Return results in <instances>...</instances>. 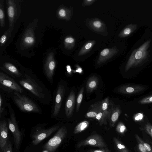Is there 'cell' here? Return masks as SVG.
<instances>
[{
  "mask_svg": "<svg viewBox=\"0 0 152 152\" xmlns=\"http://www.w3.org/2000/svg\"><path fill=\"white\" fill-rule=\"evenodd\" d=\"M135 136L137 140L142 143L148 152H152V149L149 144L144 142L137 134H136Z\"/></svg>",
  "mask_w": 152,
  "mask_h": 152,
  "instance_id": "obj_27",
  "label": "cell"
},
{
  "mask_svg": "<svg viewBox=\"0 0 152 152\" xmlns=\"http://www.w3.org/2000/svg\"><path fill=\"white\" fill-rule=\"evenodd\" d=\"M95 1V0H87L84 1V3L86 5H89L91 4Z\"/></svg>",
  "mask_w": 152,
  "mask_h": 152,
  "instance_id": "obj_42",
  "label": "cell"
},
{
  "mask_svg": "<svg viewBox=\"0 0 152 152\" xmlns=\"http://www.w3.org/2000/svg\"><path fill=\"white\" fill-rule=\"evenodd\" d=\"M8 124L6 120L3 119L0 122V152H3L8 142Z\"/></svg>",
  "mask_w": 152,
  "mask_h": 152,
  "instance_id": "obj_12",
  "label": "cell"
},
{
  "mask_svg": "<svg viewBox=\"0 0 152 152\" xmlns=\"http://www.w3.org/2000/svg\"><path fill=\"white\" fill-rule=\"evenodd\" d=\"M84 88L83 87L80 91L77 99L76 111L77 112L79 109L83 97Z\"/></svg>",
  "mask_w": 152,
  "mask_h": 152,
  "instance_id": "obj_25",
  "label": "cell"
},
{
  "mask_svg": "<svg viewBox=\"0 0 152 152\" xmlns=\"http://www.w3.org/2000/svg\"><path fill=\"white\" fill-rule=\"evenodd\" d=\"M7 107L9 110L10 114V117L8 119V126L13 134L16 149L17 150L20 147L22 138V133L19 129L15 111L10 104L7 102Z\"/></svg>",
  "mask_w": 152,
  "mask_h": 152,
  "instance_id": "obj_5",
  "label": "cell"
},
{
  "mask_svg": "<svg viewBox=\"0 0 152 152\" xmlns=\"http://www.w3.org/2000/svg\"><path fill=\"white\" fill-rule=\"evenodd\" d=\"M113 140L118 152H131L117 138L114 137Z\"/></svg>",
  "mask_w": 152,
  "mask_h": 152,
  "instance_id": "obj_21",
  "label": "cell"
},
{
  "mask_svg": "<svg viewBox=\"0 0 152 152\" xmlns=\"http://www.w3.org/2000/svg\"><path fill=\"white\" fill-rule=\"evenodd\" d=\"M99 83V79L96 76H92L88 79L86 84V90L90 93L96 89Z\"/></svg>",
  "mask_w": 152,
  "mask_h": 152,
  "instance_id": "obj_18",
  "label": "cell"
},
{
  "mask_svg": "<svg viewBox=\"0 0 152 152\" xmlns=\"http://www.w3.org/2000/svg\"><path fill=\"white\" fill-rule=\"evenodd\" d=\"M18 92L9 94L12 99L21 111L27 113H41L40 108L25 95Z\"/></svg>",
  "mask_w": 152,
  "mask_h": 152,
  "instance_id": "obj_3",
  "label": "cell"
},
{
  "mask_svg": "<svg viewBox=\"0 0 152 152\" xmlns=\"http://www.w3.org/2000/svg\"><path fill=\"white\" fill-rule=\"evenodd\" d=\"M59 128V125H56L47 129H41L37 131L32 136L33 144L34 145L38 144L56 131Z\"/></svg>",
  "mask_w": 152,
  "mask_h": 152,
  "instance_id": "obj_10",
  "label": "cell"
},
{
  "mask_svg": "<svg viewBox=\"0 0 152 152\" xmlns=\"http://www.w3.org/2000/svg\"><path fill=\"white\" fill-rule=\"evenodd\" d=\"M66 68H67V71L68 72H70L71 71V68H70V66H69V65H68L66 66Z\"/></svg>",
  "mask_w": 152,
  "mask_h": 152,
  "instance_id": "obj_43",
  "label": "cell"
},
{
  "mask_svg": "<svg viewBox=\"0 0 152 152\" xmlns=\"http://www.w3.org/2000/svg\"><path fill=\"white\" fill-rule=\"evenodd\" d=\"M109 98L107 97L102 101L93 104L91 108H94L98 110L99 112H103L109 115L112 108H109Z\"/></svg>",
  "mask_w": 152,
  "mask_h": 152,
  "instance_id": "obj_15",
  "label": "cell"
},
{
  "mask_svg": "<svg viewBox=\"0 0 152 152\" xmlns=\"http://www.w3.org/2000/svg\"><path fill=\"white\" fill-rule=\"evenodd\" d=\"M65 92L64 86L61 84H58L56 92L52 113L53 117L57 116L59 112Z\"/></svg>",
  "mask_w": 152,
  "mask_h": 152,
  "instance_id": "obj_7",
  "label": "cell"
},
{
  "mask_svg": "<svg viewBox=\"0 0 152 152\" xmlns=\"http://www.w3.org/2000/svg\"><path fill=\"white\" fill-rule=\"evenodd\" d=\"M86 145H90L101 149L107 147V145L100 136L94 134L90 136L84 140L80 142L77 145L78 147Z\"/></svg>",
  "mask_w": 152,
  "mask_h": 152,
  "instance_id": "obj_8",
  "label": "cell"
},
{
  "mask_svg": "<svg viewBox=\"0 0 152 152\" xmlns=\"http://www.w3.org/2000/svg\"><path fill=\"white\" fill-rule=\"evenodd\" d=\"M145 87L142 86L135 85H126L119 87L118 92L124 94H133L143 91Z\"/></svg>",
  "mask_w": 152,
  "mask_h": 152,
  "instance_id": "obj_13",
  "label": "cell"
},
{
  "mask_svg": "<svg viewBox=\"0 0 152 152\" xmlns=\"http://www.w3.org/2000/svg\"><path fill=\"white\" fill-rule=\"evenodd\" d=\"M89 152H110V151L106 147L101 149L91 151Z\"/></svg>",
  "mask_w": 152,
  "mask_h": 152,
  "instance_id": "obj_39",
  "label": "cell"
},
{
  "mask_svg": "<svg viewBox=\"0 0 152 152\" xmlns=\"http://www.w3.org/2000/svg\"><path fill=\"white\" fill-rule=\"evenodd\" d=\"M109 116V115L103 112H99L95 118L98 121L101 125L106 124H107V119L108 118Z\"/></svg>",
  "mask_w": 152,
  "mask_h": 152,
  "instance_id": "obj_23",
  "label": "cell"
},
{
  "mask_svg": "<svg viewBox=\"0 0 152 152\" xmlns=\"http://www.w3.org/2000/svg\"><path fill=\"white\" fill-rule=\"evenodd\" d=\"M143 114L141 113H136L133 116V119L136 121H140L142 120L143 118Z\"/></svg>",
  "mask_w": 152,
  "mask_h": 152,
  "instance_id": "obj_34",
  "label": "cell"
},
{
  "mask_svg": "<svg viewBox=\"0 0 152 152\" xmlns=\"http://www.w3.org/2000/svg\"><path fill=\"white\" fill-rule=\"evenodd\" d=\"M137 25L135 24H130L126 26L121 31L119 36L125 37L129 36L134 32L137 29Z\"/></svg>",
  "mask_w": 152,
  "mask_h": 152,
  "instance_id": "obj_20",
  "label": "cell"
},
{
  "mask_svg": "<svg viewBox=\"0 0 152 152\" xmlns=\"http://www.w3.org/2000/svg\"><path fill=\"white\" fill-rule=\"evenodd\" d=\"M145 131L152 138V125L148 122H147L145 126Z\"/></svg>",
  "mask_w": 152,
  "mask_h": 152,
  "instance_id": "obj_33",
  "label": "cell"
},
{
  "mask_svg": "<svg viewBox=\"0 0 152 152\" xmlns=\"http://www.w3.org/2000/svg\"><path fill=\"white\" fill-rule=\"evenodd\" d=\"M0 69L7 74L17 80L22 77L23 75V71H20L14 65L10 62L4 63L0 66Z\"/></svg>",
  "mask_w": 152,
  "mask_h": 152,
  "instance_id": "obj_11",
  "label": "cell"
},
{
  "mask_svg": "<svg viewBox=\"0 0 152 152\" xmlns=\"http://www.w3.org/2000/svg\"><path fill=\"white\" fill-rule=\"evenodd\" d=\"M7 11L10 26V28H12L13 27V23L15 20L17 14L15 6L12 1H7Z\"/></svg>",
  "mask_w": 152,
  "mask_h": 152,
  "instance_id": "obj_17",
  "label": "cell"
},
{
  "mask_svg": "<svg viewBox=\"0 0 152 152\" xmlns=\"http://www.w3.org/2000/svg\"><path fill=\"white\" fill-rule=\"evenodd\" d=\"M0 88L8 94L15 92L22 94L24 90L13 79L3 72L0 71Z\"/></svg>",
  "mask_w": 152,
  "mask_h": 152,
  "instance_id": "obj_4",
  "label": "cell"
},
{
  "mask_svg": "<svg viewBox=\"0 0 152 152\" xmlns=\"http://www.w3.org/2000/svg\"><path fill=\"white\" fill-rule=\"evenodd\" d=\"M67 133L66 128L61 127L56 134L44 145L43 148L48 152H53L60 145Z\"/></svg>",
  "mask_w": 152,
  "mask_h": 152,
  "instance_id": "obj_6",
  "label": "cell"
},
{
  "mask_svg": "<svg viewBox=\"0 0 152 152\" xmlns=\"http://www.w3.org/2000/svg\"><path fill=\"white\" fill-rule=\"evenodd\" d=\"M75 102V94L72 90L69 93L65 104V113L68 118L71 117L73 114Z\"/></svg>",
  "mask_w": 152,
  "mask_h": 152,
  "instance_id": "obj_14",
  "label": "cell"
},
{
  "mask_svg": "<svg viewBox=\"0 0 152 152\" xmlns=\"http://www.w3.org/2000/svg\"><path fill=\"white\" fill-rule=\"evenodd\" d=\"M121 113V110L118 106H117L115 107H112L108 118L111 126H114Z\"/></svg>",
  "mask_w": 152,
  "mask_h": 152,
  "instance_id": "obj_19",
  "label": "cell"
},
{
  "mask_svg": "<svg viewBox=\"0 0 152 152\" xmlns=\"http://www.w3.org/2000/svg\"><path fill=\"white\" fill-rule=\"evenodd\" d=\"M115 48H105L100 52L99 58L97 60L98 64H101L112 57L117 52Z\"/></svg>",
  "mask_w": 152,
  "mask_h": 152,
  "instance_id": "obj_16",
  "label": "cell"
},
{
  "mask_svg": "<svg viewBox=\"0 0 152 152\" xmlns=\"http://www.w3.org/2000/svg\"><path fill=\"white\" fill-rule=\"evenodd\" d=\"M92 45L93 44L91 42H89L87 43L80 52L79 55H82L86 53L91 48Z\"/></svg>",
  "mask_w": 152,
  "mask_h": 152,
  "instance_id": "obj_31",
  "label": "cell"
},
{
  "mask_svg": "<svg viewBox=\"0 0 152 152\" xmlns=\"http://www.w3.org/2000/svg\"><path fill=\"white\" fill-rule=\"evenodd\" d=\"M18 80L20 85L30 92L37 100L45 104L49 103L51 100L49 91L34 74L23 71V76Z\"/></svg>",
  "mask_w": 152,
  "mask_h": 152,
  "instance_id": "obj_1",
  "label": "cell"
},
{
  "mask_svg": "<svg viewBox=\"0 0 152 152\" xmlns=\"http://www.w3.org/2000/svg\"><path fill=\"white\" fill-rule=\"evenodd\" d=\"M7 102L5 100L3 94H0V118H1L5 114H7L6 106H7Z\"/></svg>",
  "mask_w": 152,
  "mask_h": 152,
  "instance_id": "obj_24",
  "label": "cell"
},
{
  "mask_svg": "<svg viewBox=\"0 0 152 152\" xmlns=\"http://www.w3.org/2000/svg\"><path fill=\"white\" fill-rule=\"evenodd\" d=\"M56 66V62L52 54L47 58L44 66V73L48 80L52 83Z\"/></svg>",
  "mask_w": 152,
  "mask_h": 152,
  "instance_id": "obj_9",
  "label": "cell"
},
{
  "mask_svg": "<svg viewBox=\"0 0 152 152\" xmlns=\"http://www.w3.org/2000/svg\"><path fill=\"white\" fill-rule=\"evenodd\" d=\"M81 71V69H78L77 70V72H80Z\"/></svg>",
  "mask_w": 152,
  "mask_h": 152,
  "instance_id": "obj_44",
  "label": "cell"
},
{
  "mask_svg": "<svg viewBox=\"0 0 152 152\" xmlns=\"http://www.w3.org/2000/svg\"><path fill=\"white\" fill-rule=\"evenodd\" d=\"M126 127L125 125L121 122H119L116 127V131L119 133L124 134L126 131Z\"/></svg>",
  "mask_w": 152,
  "mask_h": 152,
  "instance_id": "obj_30",
  "label": "cell"
},
{
  "mask_svg": "<svg viewBox=\"0 0 152 152\" xmlns=\"http://www.w3.org/2000/svg\"><path fill=\"white\" fill-rule=\"evenodd\" d=\"M11 142L8 141L6 146L3 152H12Z\"/></svg>",
  "mask_w": 152,
  "mask_h": 152,
  "instance_id": "obj_36",
  "label": "cell"
},
{
  "mask_svg": "<svg viewBox=\"0 0 152 152\" xmlns=\"http://www.w3.org/2000/svg\"><path fill=\"white\" fill-rule=\"evenodd\" d=\"M48 152L47 151H46V152Z\"/></svg>",
  "mask_w": 152,
  "mask_h": 152,
  "instance_id": "obj_45",
  "label": "cell"
},
{
  "mask_svg": "<svg viewBox=\"0 0 152 152\" xmlns=\"http://www.w3.org/2000/svg\"><path fill=\"white\" fill-rule=\"evenodd\" d=\"M7 39V36L6 34H4L1 37L0 39L1 45H2L5 43Z\"/></svg>",
  "mask_w": 152,
  "mask_h": 152,
  "instance_id": "obj_40",
  "label": "cell"
},
{
  "mask_svg": "<svg viewBox=\"0 0 152 152\" xmlns=\"http://www.w3.org/2000/svg\"><path fill=\"white\" fill-rule=\"evenodd\" d=\"M3 3L1 2L0 8V21L1 26H3L4 23L5 15L3 9Z\"/></svg>",
  "mask_w": 152,
  "mask_h": 152,
  "instance_id": "obj_29",
  "label": "cell"
},
{
  "mask_svg": "<svg viewBox=\"0 0 152 152\" xmlns=\"http://www.w3.org/2000/svg\"><path fill=\"white\" fill-rule=\"evenodd\" d=\"M89 124V122L87 121L81 122L75 127L74 130V133L77 134L83 131L88 126Z\"/></svg>",
  "mask_w": 152,
  "mask_h": 152,
  "instance_id": "obj_22",
  "label": "cell"
},
{
  "mask_svg": "<svg viewBox=\"0 0 152 152\" xmlns=\"http://www.w3.org/2000/svg\"><path fill=\"white\" fill-rule=\"evenodd\" d=\"M93 25L95 28H99L102 26V23L100 21L97 20L94 21L93 22Z\"/></svg>",
  "mask_w": 152,
  "mask_h": 152,
  "instance_id": "obj_38",
  "label": "cell"
},
{
  "mask_svg": "<svg viewBox=\"0 0 152 152\" xmlns=\"http://www.w3.org/2000/svg\"><path fill=\"white\" fill-rule=\"evenodd\" d=\"M64 41L67 43H72L74 42V39L72 37H68L65 39Z\"/></svg>",
  "mask_w": 152,
  "mask_h": 152,
  "instance_id": "obj_41",
  "label": "cell"
},
{
  "mask_svg": "<svg viewBox=\"0 0 152 152\" xmlns=\"http://www.w3.org/2000/svg\"><path fill=\"white\" fill-rule=\"evenodd\" d=\"M23 41L26 45H32L34 43L35 39L33 36L28 34L25 37Z\"/></svg>",
  "mask_w": 152,
  "mask_h": 152,
  "instance_id": "obj_28",
  "label": "cell"
},
{
  "mask_svg": "<svg viewBox=\"0 0 152 152\" xmlns=\"http://www.w3.org/2000/svg\"><path fill=\"white\" fill-rule=\"evenodd\" d=\"M91 110L88 112L85 115L86 118H95L96 115L99 111L95 109L91 108Z\"/></svg>",
  "mask_w": 152,
  "mask_h": 152,
  "instance_id": "obj_26",
  "label": "cell"
},
{
  "mask_svg": "<svg viewBox=\"0 0 152 152\" xmlns=\"http://www.w3.org/2000/svg\"><path fill=\"white\" fill-rule=\"evenodd\" d=\"M137 141V148L139 152H148L142 143L138 141Z\"/></svg>",
  "mask_w": 152,
  "mask_h": 152,
  "instance_id": "obj_35",
  "label": "cell"
},
{
  "mask_svg": "<svg viewBox=\"0 0 152 152\" xmlns=\"http://www.w3.org/2000/svg\"><path fill=\"white\" fill-rule=\"evenodd\" d=\"M58 14L60 17L62 18L65 17L66 15V10L63 8L60 9L58 11Z\"/></svg>",
  "mask_w": 152,
  "mask_h": 152,
  "instance_id": "obj_37",
  "label": "cell"
},
{
  "mask_svg": "<svg viewBox=\"0 0 152 152\" xmlns=\"http://www.w3.org/2000/svg\"><path fill=\"white\" fill-rule=\"evenodd\" d=\"M150 43L151 40H148L139 48L133 51L126 64L125 68L126 72L132 68L142 64L147 59L148 57L147 50Z\"/></svg>",
  "mask_w": 152,
  "mask_h": 152,
  "instance_id": "obj_2",
  "label": "cell"
},
{
  "mask_svg": "<svg viewBox=\"0 0 152 152\" xmlns=\"http://www.w3.org/2000/svg\"><path fill=\"white\" fill-rule=\"evenodd\" d=\"M140 104H146L152 103V95L143 98L139 101Z\"/></svg>",
  "mask_w": 152,
  "mask_h": 152,
  "instance_id": "obj_32",
  "label": "cell"
}]
</instances>
